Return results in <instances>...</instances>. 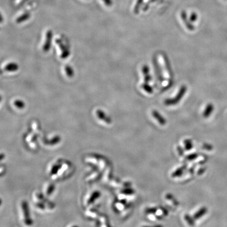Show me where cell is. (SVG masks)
<instances>
[{"label":"cell","mask_w":227,"mask_h":227,"mask_svg":"<svg viewBox=\"0 0 227 227\" xmlns=\"http://www.w3.org/2000/svg\"><path fill=\"white\" fill-rule=\"evenodd\" d=\"M187 91V88L186 86L183 85L181 87L180 90L178 92L177 95H176L174 98H168L165 100L164 104L166 106H173L178 103L180 100H181L183 97L186 94V92Z\"/></svg>","instance_id":"cell-1"},{"label":"cell","mask_w":227,"mask_h":227,"mask_svg":"<svg viewBox=\"0 0 227 227\" xmlns=\"http://www.w3.org/2000/svg\"><path fill=\"white\" fill-rule=\"evenodd\" d=\"M55 42H56L57 45L59 46L61 51L60 57L62 59H66L68 58L70 55V51H69V48L64 44V43H63L62 40L60 38L56 39L55 40Z\"/></svg>","instance_id":"cell-2"},{"label":"cell","mask_w":227,"mask_h":227,"mask_svg":"<svg viewBox=\"0 0 227 227\" xmlns=\"http://www.w3.org/2000/svg\"><path fill=\"white\" fill-rule=\"evenodd\" d=\"M53 31L52 30H48L46 33V39L45 43L43 47V51L44 52H48L52 46V40H53Z\"/></svg>","instance_id":"cell-3"},{"label":"cell","mask_w":227,"mask_h":227,"mask_svg":"<svg viewBox=\"0 0 227 227\" xmlns=\"http://www.w3.org/2000/svg\"><path fill=\"white\" fill-rule=\"evenodd\" d=\"M153 62L154 67V69H155V74L156 75L157 78L160 82H162L163 81L162 73V69L160 68V66L157 62L156 58L154 57Z\"/></svg>","instance_id":"cell-4"},{"label":"cell","mask_w":227,"mask_h":227,"mask_svg":"<svg viewBox=\"0 0 227 227\" xmlns=\"http://www.w3.org/2000/svg\"><path fill=\"white\" fill-rule=\"evenodd\" d=\"M180 15L182 21L185 24L186 28H187L189 31H194V26H193V24H191V23L190 22L191 21H190V20L188 19L187 15L186 12L185 11H182V12H181Z\"/></svg>","instance_id":"cell-5"},{"label":"cell","mask_w":227,"mask_h":227,"mask_svg":"<svg viewBox=\"0 0 227 227\" xmlns=\"http://www.w3.org/2000/svg\"><path fill=\"white\" fill-rule=\"evenodd\" d=\"M19 69V66L15 62H11L7 64L4 67V70L7 72H14L17 71Z\"/></svg>","instance_id":"cell-6"},{"label":"cell","mask_w":227,"mask_h":227,"mask_svg":"<svg viewBox=\"0 0 227 227\" xmlns=\"http://www.w3.org/2000/svg\"><path fill=\"white\" fill-rule=\"evenodd\" d=\"M96 115L98 118L101 119L102 121H104L105 122H106L107 124H110L112 122V120L110 119V117H109L102 110H98L96 111Z\"/></svg>","instance_id":"cell-7"},{"label":"cell","mask_w":227,"mask_h":227,"mask_svg":"<svg viewBox=\"0 0 227 227\" xmlns=\"http://www.w3.org/2000/svg\"><path fill=\"white\" fill-rule=\"evenodd\" d=\"M149 68L148 66L145 65L142 67V72L144 76L145 83H149L151 81V77L149 73Z\"/></svg>","instance_id":"cell-8"},{"label":"cell","mask_w":227,"mask_h":227,"mask_svg":"<svg viewBox=\"0 0 227 227\" xmlns=\"http://www.w3.org/2000/svg\"><path fill=\"white\" fill-rule=\"evenodd\" d=\"M153 116L161 125H165L166 124V120L162 116L157 110H153L152 113Z\"/></svg>","instance_id":"cell-9"},{"label":"cell","mask_w":227,"mask_h":227,"mask_svg":"<svg viewBox=\"0 0 227 227\" xmlns=\"http://www.w3.org/2000/svg\"><path fill=\"white\" fill-rule=\"evenodd\" d=\"M214 106L211 103L208 104L205 108V110L203 112V116L205 118H208L211 114L213 111Z\"/></svg>","instance_id":"cell-10"},{"label":"cell","mask_w":227,"mask_h":227,"mask_svg":"<svg viewBox=\"0 0 227 227\" xmlns=\"http://www.w3.org/2000/svg\"><path fill=\"white\" fill-rule=\"evenodd\" d=\"M207 211H208L207 208L205 207H203V208H200L199 210L194 214V219H198L205 215V214L207 212Z\"/></svg>","instance_id":"cell-11"},{"label":"cell","mask_w":227,"mask_h":227,"mask_svg":"<svg viewBox=\"0 0 227 227\" xmlns=\"http://www.w3.org/2000/svg\"><path fill=\"white\" fill-rule=\"evenodd\" d=\"M163 60L165 61V63L166 68L167 72H168L170 76L172 77L173 76V72H172V69H171V67L170 66V63H169L168 60L167 59V56L163 55Z\"/></svg>","instance_id":"cell-12"},{"label":"cell","mask_w":227,"mask_h":227,"mask_svg":"<svg viewBox=\"0 0 227 227\" xmlns=\"http://www.w3.org/2000/svg\"><path fill=\"white\" fill-rule=\"evenodd\" d=\"M31 16V14L29 13H25L24 14H23L22 16H19L16 20V22L20 24L21 23L24 22L26 20H28V19H29V17Z\"/></svg>","instance_id":"cell-13"},{"label":"cell","mask_w":227,"mask_h":227,"mask_svg":"<svg viewBox=\"0 0 227 227\" xmlns=\"http://www.w3.org/2000/svg\"><path fill=\"white\" fill-rule=\"evenodd\" d=\"M65 71L66 74L67 75V77L69 78H72L74 77V71L72 67L71 66L66 65L65 66Z\"/></svg>","instance_id":"cell-14"},{"label":"cell","mask_w":227,"mask_h":227,"mask_svg":"<svg viewBox=\"0 0 227 227\" xmlns=\"http://www.w3.org/2000/svg\"><path fill=\"white\" fill-rule=\"evenodd\" d=\"M23 210V213H24V216L26 220V224L30 225L31 224V221L29 220V219L28 218L29 215H28V206L26 205V203H23L22 205Z\"/></svg>","instance_id":"cell-15"},{"label":"cell","mask_w":227,"mask_h":227,"mask_svg":"<svg viewBox=\"0 0 227 227\" xmlns=\"http://www.w3.org/2000/svg\"><path fill=\"white\" fill-rule=\"evenodd\" d=\"M141 87L145 91H146L148 94H152L153 92V88L151 86H150L149 83L144 82L141 85Z\"/></svg>","instance_id":"cell-16"},{"label":"cell","mask_w":227,"mask_h":227,"mask_svg":"<svg viewBox=\"0 0 227 227\" xmlns=\"http://www.w3.org/2000/svg\"><path fill=\"white\" fill-rule=\"evenodd\" d=\"M184 167H180L177 169H176L171 175L172 177H179L184 173Z\"/></svg>","instance_id":"cell-17"},{"label":"cell","mask_w":227,"mask_h":227,"mask_svg":"<svg viewBox=\"0 0 227 227\" xmlns=\"http://www.w3.org/2000/svg\"><path fill=\"white\" fill-rule=\"evenodd\" d=\"M185 148L186 150H190L193 148V145L191 140L187 139L184 141Z\"/></svg>","instance_id":"cell-18"},{"label":"cell","mask_w":227,"mask_h":227,"mask_svg":"<svg viewBox=\"0 0 227 227\" xmlns=\"http://www.w3.org/2000/svg\"><path fill=\"white\" fill-rule=\"evenodd\" d=\"M14 105L17 108L19 109H22L25 107V103H24L22 100H15L14 102Z\"/></svg>","instance_id":"cell-19"},{"label":"cell","mask_w":227,"mask_h":227,"mask_svg":"<svg viewBox=\"0 0 227 227\" xmlns=\"http://www.w3.org/2000/svg\"><path fill=\"white\" fill-rule=\"evenodd\" d=\"M185 218L186 219L187 222L190 225H194V220L191 218L190 216L188 215H186L185 216Z\"/></svg>","instance_id":"cell-20"},{"label":"cell","mask_w":227,"mask_h":227,"mask_svg":"<svg viewBox=\"0 0 227 227\" xmlns=\"http://www.w3.org/2000/svg\"><path fill=\"white\" fill-rule=\"evenodd\" d=\"M197 19H198V16H197V13H196L195 12H193V13H191V15H190V16L189 20H190V21L192 22H196V21Z\"/></svg>","instance_id":"cell-21"},{"label":"cell","mask_w":227,"mask_h":227,"mask_svg":"<svg viewBox=\"0 0 227 227\" xmlns=\"http://www.w3.org/2000/svg\"><path fill=\"white\" fill-rule=\"evenodd\" d=\"M157 209L156 208H149L146 209V213L148 214H151V213H155L156 212Z\"/></svg>","instance_id":"cell-22"},{"label":"cell","mask_w":227,"mask_h":227,"mask_svg":"<svg viewBox=\"0 0 227 227\" xmlns=\"http://www.w3.org/2000/svg\"><path fill=\"white\" fill-rule=\"evenodd\" d=\"M197 157H198V155L197 154H191L190 155H188L186 158L188 160H193L196 158Z\"/></svg>","instance_id":"cell-23"},{"label":"cell","mask_w":227,"mask_h":227,"mask_svg":"<svg viewBox=\"0 0 227 227\" xmlns=\"http://www.w3.org/2000/svg\"><path fill=\"white\" fill-rule=\"evenodd\" d=\"M122 193L125 194H132L134 193V190L132 189H124V190H122Z\"/></svg>","instance_id":"cell-24"},{"label":"cell","mask_w":227,"mask_h":227,"mask_svg":"<svg viewBox=\"0 0 227 227\" xmlns=\"http://www.w3.org/2000/svg\"><path fill=\"white\" fill-rule=\"evenodd\" d=\"M103 1L105 3V5L107 6V7H110L113 4L112 0H103Z\"/></svg>","instance_id":"cell-25"},{"label":"cell","mask_w":227,"mask_h":227,"mask_svg":"<svg viewBox=\"0 0 227 227\" xmlns=\"http://www.w3.org/2000/svg\"><path fill=\"white\" fill-rule=\"evenodd\" d=\"M177 150L178 151V153H179V155H180V156H182V155H184V149H182V147L180 146H178L177 147Z\"/></svg>","instance_id":"cell-26"},{"label":"cell","mask_w":227,"mask_h":227,"mask_svg":"<svg viewBox=\"0 0 227 227\" xmlns=\"http://www.w3.org/2000/svg\"><path fill=\"white\" fill-rule=\"evenodd\" d=\"M203 147V148L207 150H211L212 149V147L210 145L207 144H204Z\"/></svg>","instance_id":"cell-27"},{"label":"cell","mask_w":227,"mask_h":227,"mask_svg":"<svg viewBox=\"0 0 227 227\" xmlns=\"http://www.w3.org/2000/svg\"><path fill=\"white\" fill-rule=\"evenodd\" d=\"M47 189L48 190H47V194H50L51 193H52V190L53 189V186H51V185Z\"/></svg>","instance_id":"cell-28"}]
</instances>
